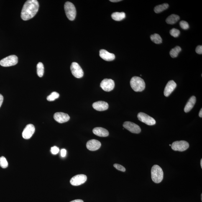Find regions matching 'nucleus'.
I'll return each mask as SVG.
<instances>
[{
  "mask_svg": "<svg viewBox=\"0 0 202 202\" xmlns=\"http://www.w3.org/2000/svg\"><path fill=\"white\" fill-rule=\"evenodd\" d=\"M151 39L156 44H160L162 42V39L160 36L158 34H154L151 36Z\"/></svg>",
  "mask_w": 202,
  "mask_h": 202,
  "instance_id": "b1692460",
  "label": "nucleus"
},
{
  "mask_svg": "<svg viewBox=\"0 0 202 202\" xmlns=\"http://www.w3.org/2000/svg\"><path fill=\"white\" fill-rule=\"evenodd\" d=\"M124 127L133 133L139 134L141 131V128L138 125L129 121H126L123 125Z\"/></svg>",
  "mask_w": 202,
  "mask_h": 202,
  "instance_id": "9d476101",
  "label": "nucleus"
},
{
  "mask_svg": "<svg viewBox=\"0 0 202 202\" xmlns=\"http://www.w3.org/2000/svg\"><path fill=\"white\" fill-rule=\"evenodd\" d=\"M196 52L199 55H202V46L198 45L196 48Z\"/></svg>",
  "mask_w": 202,
  "mask_h": 202,
  "instance_id": "2f4dec72",
  "label": "nucleus"
},
{
  "mask_svg": "<svg viewBox=\"0 0 202 202\" xmlns=\"http://www.w3.org/2000/svg\"><path fill=\"white\" fill-rule=\"evenodd\" d=\"M87 180V177L84 175H78L73 176L70 180V183L72 185L77 186L85 183Z\"/></svg>",
  "mask_w": 202,
  "mask_h": 202,
  "instance_id": "1a4fd4ad",
  "label": "nucleus"
},
{
  "mask_svg": "<svg viewBox=\"0 0 202 202\" xmlns=\"http://www.w3.org/2000/svg\"><path fill=\"white\" fill-rule=\"evenodd\" d=\"M196 101V97L195 96H193L190 98L184 108V111L186 113L189 112L191 111L192 109L195 105V103Z\"/></svg>",
  "mask_w": 202,
  "mask_h": 202,
  "instance_id": "6ab92c4d",
  "label": "nucleus"
},
{
  "mask_svg": "<svg viewBox=\"0 0 202 202\" xmlns=\"http://www.w3.org/2000/svg\"><path fill=\"white\" fill-rule=\"evenodd\" d=\"M200 164H201V168H202V159H201V163H200Z\"/></svg>",
  "mask_w": 202,
  "mask_h": 202,
  "instance_id": "4c0bfd02",
  "label": "nucleus"
},
{
  "mask_svg": "<svg viewBox=\"0 0 202 202\" xmlns=\"http://www.w3.org/2000/svg\"><path fill=\"white\" fill-rule=\"evenodd\" d=\"M93 133L99 137H107L109 135V133L106 129L102 127H96L93 129Z\"/></svg>",
  "mask_w": 202,
  "mask_h": 202,
  "instance_id": "a211bd4d",
  "label": "nucleus"
},
{
  "mask_svg": "<svg viewBox=\"0 0 202 202\" xmlns=\"http://www.w3.org/2000/svg\"><path fill=\"white\" fill-rule=\"evenodd\" d=\"M121 1H121V0H110V1L113 2H117Z\"/></svg>",
  "mask_w": 202,
  "mask_h": 202,
  "instance_id": "c9c22d12",
  "label": "nucleus"
},
{
  "mask_svg": "<svg viewBox=\"0 0 202 202\" xmlns=\"http://www.w3.org/2000/svg\"><path fill=\"white\" fill-rule=\"evenodd\" d=\"M93 107L94 109L99 111H106L109 108L107 103L104 101H98L93 103Z\"/></svg>",
  "mask_w": 202,
  "mask_h": 202,
  "instance_id": "f3484780",
  "label": "nucleus"
},
{
  "mask_svg": "<svg viewBox=\"0 0 202 202\" xmlns=\"http://www.w3.org/2000/svg\"><path fill=\"white\" fill-rule=\"evenodd\" d=\"M114 166L118 170L121 171V172H125L126 171V169L123 166L117 164H114Z\"/></svg>",
  "mask_w": 202,
  "mask_h": 202,
  "instance_id": "c756f323",
  "label": "nucleus"
},
{
  "mask_svg": "<svg viewBox=\"0 0 202 202\" xmlns=\"http://www.w3.org/2000/svg\"><path fill=\"white\" fill-rule=\"evenodd\" d=\"M179 24L180 27L184 30H187L189 28V25L188 22H186V21H180Z\"/></svg>",
  "mask_w": 202,
  "mask_h": 202,
  "instance_id": "c85d7f7f",
  "label": "nucleus"
},
{
  "mask_svg": "<svg viewBox=\"0 0 202 202\" xmlns=\"http://www.w3.org/2000/svg\"><path fill=\"white\" fill-rule=\"evenodd\" d=\"M111 17L114 20L120 21L126 18V14L124 12H114L112 14Z\"/></svg>",
  "mask_w": 202,
  "mask_h": 202,
  "instance_id": "aec40b11",
  "label": "nucleus"
},
{
  "mask_svg": "<svg viewBox=\"0 0 202 202\" xmlns=\"http://www.w3.org/2000/svg\"><path fill=\"white\" fill-rule=\"evenodd\" d=\"M114 80L112 79H105L101 81V87L105 91L109 92L114 89L115 87Z\"/></svg>",
  "mask_w": 202,
  "mask_h": 202,
  "instance_id": "9b49d317",
  "label": "nucleus"
},
{
  "mask_svg": "<svg viewBox=\"0 0 202 202\" xmlns=\"http://www.w3.org/2000/svg\"><path fill=\"white\" fill-rule=\"evenodd\" d=\"M66 14L70 21L74 20L76 17V11L74 5L69 2H67L64 5Z\"/></svg>",
  "mask_w": 202,
  "mask_h": 202,
  "instance_id": "20e7f679",
  "label": "nucleus"
},
{
  "mask_svg": "<svg viewBox=\"0 0 202 202\" xmlns=\"http://www.w3.org/2000/svg\"><path fill=\"white\" fill-rule=\"evenodd\" d=\"M60 95L56 92H53L47 97V100L48 101H53L58 98Z\"/></svg>",
  "mask_w": 202,
  "mask_h": 202,
  "instance_id": "a878e982",
  "label": "nucleus"
},
{
  "mask_svg": "<svg viewBox=\"0 0 202 202\" xmlns=\"http://www.w3.org/2000/svg\"><path fill=\"white\" fill-rule=\"evenodd\" d=\"M59 151V149L58 147L55 146L51 148V152L53 155H56Z\"/></svg>",
  "mask_w": 202,
  "mask_h": 202,
  "instance_id": "7c9ffc66",
  "label": "nucleus"
},
{
  "mask_svg": "<svg viewBox=\"0 0 202 202\" xmlns=\"http://www.w3.org/2000/svg\"><path fill=\"white\" fill-rule=\"evenodd\" d=\"M152 181L156 183H160L163 180L164 173L161 167L157 165H154L151 169Z\"/></svg>",
  "mask_w": 202,
  "mask_h": 202,
  "instance_id": "7ed1b4c3",
  "label": "nucleus"
},
{
  "mask_svg": "<svg viewBox=\"0 0 202 202\" xmlns=\"http://www.w3.org/2000/svg\"><path fill=\"white\" fill-rule=\"evenodd\" d=\"M171 146L173 150L183 152L186 150L189 147L190 145L186 141L181 140L174 142Z\"/></svg>",
  "mask_w": 202,
  "mask_h": 202,
  "instance_id": "423d86ee",
  "label": "nucleus"
},
{
  "mask_svg": "<svg viewBox=\"0 0 202 202\" xmlns=\"http://www.w3.org/2000/svg\"><path fill=\"white\" fill-rule=\"evenodd\" d=\"M199 116L200 117L202 118V109H201V110H200L199 114Z\"/></svg>",
  "mask_w": 202,
  "mask_h": 202,
  "instance_id": "e433bc0d",
  "label": "nucleus"
},
{
  "mask_svg": "<svg viewBox=\"0 0 202 202\" xmlns=\"http://www.w3.org/2000/svg\"><path fill=\"white\" fill-rule=\"evenodd\" d=\"M35 127L33 125L29 124L27 125L22 133L23 137L25 139H29L32 137L35 132Z\"/></svg>",
  "mask_w": 202,
  "mask_h": 202,
  "instance_id": "f8f14e48",
  "label": "nucleus"
},
{
  "mask_svg": "<svg viewBox=\"0 0 202 202\" xmlns=\"http://www.w3.org/2000/svg\"><path fill=\"white\" fill-rule=\"evenodd\" d=\"M38 2L37 0H28L24 4L21 11V17L24 21L32 19L38 12Z\"/></svg>",
  "mask_w": 202,
  "mask_h": 202,
  "instance_id": "f257e3e1",
  "label": "nucleus"
},
{
  "mask_svg": "<svg viewBox=\"0 0 202 202\" xmlns=\"http://www.w3.org/2000/svg\"><path fill=\"white\" fill-rule=\"evenodd\" d=\"M70 202H83V201L81 200H73V201Z\"/></svg>",
  "mask_w": 202,
  "mask_h": 202,
  "instance_id": "f704fd0d",
  "label": "nucleus"
},
{
  "mask_svg": "<svg viewBox=\"0 0 202 202\" xmlns=\"http://www.w3.org/2000/svg\"><path fill=\"white\" fill-rule=\"evenodd\" d=\"M130 83L131 87L136 92L142 91L145 88V82L139 77H133L131 79Z\"/></svg>",
  "mask_w": 202,
  "mask_h": 202,
  "instance_id": "f03ea898",
  "label": "nucleus"
},
{
  "mask_svg": "<svg viewBox=\"0 0 202 202\" xmlns=\"http://www.w3.org/2000/svg\"><path fill=\"white\" fill-rule=\"evenodd\" d=\"M3 101H4V97L2 95L0 94V108L2 105Z\"/></svg>",
  "mask_w": 202,
  "mask_h": 202,
  "instance_id": "72a5a7b5",
  "label": "nucleus"
},
{
  "mask_svg": "<svg viewBox=\"0 0 202 202\" xmlns=\"http://www.w3.org/2000/svg\"><path fill=\"white\" fill-rule=\"evenodd\" d=\"M170 33L171 35L175 37H178L180 34V31L178 29L175 28H173L171 30Z\"/></svg>",
  "mask_w": 202,
  "mask_h": 202,
  "instance_id": "cd10ccee",
  "label": "nucleus"
},
{
  "mask_svg": "<svg viewBox=\"0 0 202 202\" xmlns=\"http://www.w3.org/2000/svg\"><path fill=\"white\" fill-rule=\"evenodd\" d=\"M170 145V146H171V144H170V145Z\"/></svg>",
  "mask_w": 202,
  "mask_h": 202,
  "instance_id": "58836bf2",
  "label": "nucleus"
},
{
  "mask_svg": "<svg viewBox=\"0 0 202 202\" xmlns=\"http://www.w3.org/2000/svg\"><path fill=\"white\" fill-rule=\"evenodd\" d=\"M8 162L5 158L4 157H0V166L3 168H5L8 167Z\"/></svg>",
  "mask_w": 202,
  "mask_h": 202,
  "instance_id": "bb28decb",
  "label": "nucleus"
},
{
  "mask_svg": "<svg viewBox=\"0 0 202 202\" xmlns=\"http://www.w3.org/2000/svg\"><path fill=\"white\" fill-rule=\"evenodd\" d=\"M37 75L39 77H42L44 74V66L41 62H39L37 65Z\"/></svg>",
  "mask_w": 202,
  "mask_h": 202,
  "instance_id": "393cba45",
  "label": "nucleus"
},
{
  "mask_svg": "<svg viewBox=\"0 0 202 202\" xmlns=\"http://www.w3.org/2000/svg\"><path fill=\"white\" fill-rule=\"evenodd\" d=\"M180 19V17L177 15L172 14L166 19V22L167 24H173L175 23Z\"/></svg>",
  "mask_w": 202,
  "mask_h": 202,
  "instance_id": "412c9836",
  "label": "nucleus"
},
{
  "mask_svg": "<svg viewBox=\"0 0 202 202\" xmlns=\"http://www.w3.org/2000/svg\"><path fill=\"white\" fill-rule=\"evenodd\" d=\"M169 7V5L167 4H164L158 5L154 8V11L156 13H160L167 9Z\"/></svg>",
  "mask_w": 202,
  "mask_h": 202,
  "instance_id": "4be33fe9",
  "label": "nucleus"
},
{
  "mask_svg": "<svg viewBox=\"0 0 202 202\" xmlns=\"http://www.w3.org/2000/svg\"><path fill=\"white\" fill-rule=\"evenodd\" d=\"M70 70L72 75L76 78H80L83 76V69L76 62H73L70 66Z\"/></svg>",
  "mask_w": 202,
  "mask_h": 202,
  "instance_id": "6e6552de",
  "label": "nucleus"
},
{
  "mask_svg": "<svg viewBox=\"0 0 202 202\" xmlns=\"http://www.w3.org/2000/svg\"><path fill=\"white\" fill-rule=\"evenodd\" d=\"M66 154V150L65 149H62L61 151V155L62 157H65Z\"/></svg>",
  "mask_w": 202,
  "mask_h": 202,
  "instance_id": "473e14b6",
  "label": "nucleus"
},
{
  "mask_svg": "<svg viewBox=\"0 0 202 202\" xmlns=\"http://www.w3.org/2000/svg\"><path fill=\"white\" fill-rule=\"evenodd\" d=\"M101 146V143L96 140L92 139L87 142L86 147L89 150L95 151L98 150Z\"/></svg>",
  "mask_w": 202,
  "mask_h": 202,
  "instance_id": "2eb2a0df",
  "label": "nucleus"
},
{
  "mask_svg": "<svg viewBox=\"0 0 202 202\" xmlns=\"http://www.w3.org/2000/svg\"><path fill=\"white\" fill-rule=\"evenodd\" d=\"M18 58L16 55H11L4 58L0 61V65L3 67L13 66L17 65Z\"/></svg>",
  "mask_w": 202,
  "mask_h": 202,
  "instance_id": "39448f33",
  "label": "nucleus"
},
{
  "mask_svg": "<svg viewBox=\"0 0 202 202\" xmlns=\"http://www.w3.org/2000/svg\"><path fill=\"white\" fill-rule=\"evenodd\" d=\"M181 50V48L179 46H176L170 51V55L172 58H175L178 56L179 54L180 53Z\"/></svg>",
  "mask_w": 202,
  "mask_h": 202,
  "instance_id": "5701e85b",
  "label": "nucleus"
},
{
  "mask_svg": "<svg viewBox=\"0 0 202 202\" xmlns=\"http://www.w3.org/2000/svg\"><path fill=\"white\" fill-rule=\"evenodd\" d=\"M99 55L101 58L106 61H112L115 58L114 54L110 53L108 51L103 49L100 51Z\"/></svg>",
  "mask_w": 202,
  "mask_h": 202,
  "instance_id": "dca6fc26",
  "label": "nucleus"
},
{
  "mask_svg": "<svg viewBox=\"0 0 202 202\" xmlns=\"http://www.w3.org/2000/svg\"><path fill=\"white\" fill-rule=\"evenodd\" d=\"M176 83L173 80H171L167 83L164 90V95L165 97H168L171 94L175 88L176 87Z\"/></svg>",
  "mask_w": 202,
  "mask_h": 202,
  "instance_id": "4468645a",
  "label": "nucleus"
},
{
  "mask_svg": "<svg viewBox=\"0 0 202 202\" xmlns=\"http://www.w3.org/2000/svg\"><path fill=\"white\" fill-rule=\"evenodd\" d=\"M137 118L140 121L149 126H153L156 124V121L154 118L145 113L140 112L137 115Z\"/></svg>",
  "mask_w": 202,
  "mask_h": 202,
  "instance_id": "0eeeda50",
  "label": "nucleus"
},
{
  "mask_svg": "<svg viewBox=\"0 0 202 202\" xmlns=\"http://www.w3.org/2000/svg\"><path fill=\"white\" fill-rule=\"evenodd\" d=\"M54 118L57 122L63 123L67 122L70 118L68 114L65 113L57 112L54 115Z\"/></svg>",
  "mask_w": 202,
  "mask_h": 202,
  "instance_id": "ddd939ff",
  "label": "nucleus"
}]
</instances>
